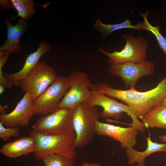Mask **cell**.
Returning <instances> with one entry per match:
<instances>
[{
  "label": "cell",
  "instance_id": "1",
  "mask_svg": "<svg viewBox=\"0 0 166 166\" xmlns=\"http://www.w3.org/2000/svg\"><path fill=\"white\" fill-rule=\"evenodd\" d=\"M92 93L104 94L121 100L129 106L138 118L160 105L166 97V77L153 89L145 92L135 89L124 90L113 88L106 83L92 84Z\"/></svg>",
  "mask_w": 166,
  "mask_h": 166
},
{
  "label": "cell",
  "instance_id": "2",
  "mask_svg": "<svg viewBox=\"0 0 166 166\" xmlns=\"http://www.w3.org/2000/svg\"><path fill=\"white\" fill-rule=\"evenodd\" d=\"M73 120L76 138L75 147L83 148L94 139L95 126L101 117V113L95 107L83 102L73 109Z\"/></svg>",
  "mask_w": 166,
  "mask_h": 166
},
{
  "label": "cell",
  "instance_id": "3",
  "mask_svg": "<svg viewBox=\"0 0 166 166\" xmlns=\"http://www.w3.org/2000/svg\"><path fill=\"white\" fill-rule=\"evenodd\" d=\"M30 136L35 140L37 150L34 155L37 160L50 154H57L74 159L76 157L74 132L65 135H46L32 131Z\"/></svg>",
  "mask_w": 166,
  "mask_h": 166
},
{
  "label": "cell",
  "instance_id": "4",
  "mask_svg": "<svg viewBox=\"0 0 166 166\" xmlns=\"http://www.w3.org/2000/svg\"><path fill=\"white\" fill-rule=\"evenodd\" d=\"M122 37L126 41V44L121 51L109 53L102 48L98 49L99 52L108 57L110 65L127 62L139 63L145 61L148 46L146 40L141 36L136 37L129 34L123 35Z\"/></svg>",
  "mask_w": 166,
  "mask_h": 166
},
{
  "label": "cell",
  "instance_id": "5",
  "mask_svg": "<svg viewBox=\"0 0 166 166\" xmlns=\"http://www.w3.org/2000/svg\"><path fill=\"white\" fill-rule=\"evenodd\" d=\"M86 101L90 106H99L103 108V110L101 113V117L103 118L112 117L118 120L122 118L123 113H125L132 119L130 126L135 127L142 133L145 132L146 128L144 123L138 120L132 109L127 105L119 102L104 94L97 93H92Z\"/></svg>",
  "mask_w": 166,
  "mask_h": 166
},
{
  "label": "cell",
  "instance_id": "6",
  "mask_svg": "<svg viewBox=\"0 0 166 166\" xmlns=\"http://www.w3.org/2000/svg\"><path fill=\"white\" fill-rule=\"evenodd\" d=\"M72 111L69 108H59L42 116L33 126V130L49 135L72 133L74 132Z\"/></svg>",
  "mask_w": 166,
  "mask_h": 166
},
{
  "label": "cell",
  "instance_id": "7",
  "mask_svg": "<svg viewBox=\"0 0 166 166\" xmlns=\"http://www.w3.org/2000/svg\"><path fill=\"white\" fill-rule=\"evenodd\" d=\"M70 86L68 77H58L39 97L33 101L34 114L43 116L57 111L59 109L61 99Z\"/></svg>",
  "mask_w": 166,
  "mask_h": 166
},
{
  "label": "cell",
  "instance_id": "8",
  "mask_svg": "<svg viewBox=\"0 0 166 166\" xmlns=\"http://www.w3.org/2000/svg\"><path fill=\"white\" fill-rule=\"evenodd\" d=\"M55 71L44 62H38L29 75L18 86L29 93L34 100L39 97L57 79Z\"/></svg>",
  "mask_w": 166,
  "mask_h": 166
},
{
  "label": "cell",
  "instance_id": "9",
  "mask_svg": "<svg viewBox=\"0 0 166 166\" xmlns=\"http://www.w3.org/2000/svg\"><path fill=\"white\" fill-rule=\"evenodd\" d=\"M68 78L70 83L69 89L61 100L59 108L73 109L87 101L92 93L90 88L92 84L88 75L82 72L73 71Z\"/></svg>",
  "mask_w": 166,
  "mask_h": 166
},
{
  "label": "cell",
  "instance_id": "10",
  "mask_svg": "<svg viewBox=\"0 0 166 166\" xmlns=\"http://www.w3.org/2000/svg\"><path fill=\"white\" fill-rule=\"evenodd\" d=\"M155 66L153 62L147 60L139 63L127 62L110 65L108 72L112 75L119 76L127 87L135 89L139 79L143 77L153 74Z\"/></svg>",
  "mask_w": 166,
  "mask_h": 166
},
{
  "label": "cell",
  "instance_id": "11",
  "mask_svg": "<svg viewBox=\"0 0 166 166\" xmlns=\"http://www.w3.org/2000/svg\"><path fill=\"white\" fill-rule=\"evenodd\" d=\"M34 100L30 94L26 92L14 109L8 114L0 115V122L7 127H27L34 115L33 109Z\"/></svg>",
  "mask_w": 166,
  "mask_h": 166
},
{
  "label": "cell",
  "instance_id": "12",
  "mask_svg": "<svg viewBox=\"0 0 166 166\" xmlns=\"http://www.w3.org/2000/svg\"><path fill=\"white\" fill-rule=\"evenodd\" d=\"M138 131L136 128L133 126L123 127L99 121H97L95 126L96 134L107 136L118 141L124 149L136 145Z\"/></svg>",
  "mask_w": 166,
  "mask_h": 166
},
{
  "label": "cell",
  "instance_id": "13",
  "mask_svg": "<svg viewBox=\"0 0 166 166\" xmlns=\"http://www.w3.org/2000/svg\"><path fill=\"white\" fill-rule=\"evenodd\" d=\"M51 46L44 41L41 42L38 49L28 55L26 57L23 67L16 73L8 74L4 73L6 79L15 86H18L19 82L25 79L31 73L42 56L49 51Z\"/></svg>",
  "mask_w": 166,
  "mask_h": 166
},
{
  "label": "cell",
  "instance_id": "14",
  "mask_svg": "<svg viewBox=\"0 0 166 166\" xmlns=\"http://www.w3.org/2000/svg\"><path fill=\"white\" fill-rule=\"evenodd\" d=\"M9 18L6 19L5 24L7 28V38L5 43L0 47V52L5 51L10 54L19 52L21 50L20 40L28 27L25 20H18L14 26L11 24Z\"/></svg>",
  "mask_w": 166,
  "mask_h": 166
},
{
  "label": "cell",
  "instance_id": "15",
  "mask_svg": "<svg viewBox=\"0 0 166 166\" xmlns=\"http://www.w3.org/2000/svg\"><path fill=\"white\" fill-rule=\"evenodd\" d=\"M37 144L31 136L21 138L14 141L7 143L1 148L0 152L3 155L15 158L34 152L37 150Z\"/></svg>",
  "mask_w": 166,
  "mask_h": 166
},
{
  "label": "cell",
  "instance_id": "16",
  "mask_svg": "<svg viewBox=\"0 0 166 166\" xmlns=\"http://www.w3.org/2000/svg\"><path fill=\"white\" fill-rule=\"evenodd\" d=\"M146 140L147 147L144 151H137L132 147H128L125 149L128 164L133 165L136 163L137 166H144L145 159L149 155L159 152H166V143H158L152 141L151 140L150 133H148V136L146 138Z\"/></svg>",
  "mask_w": 166,
  "mask_h": 166
},
{
  "label": "cell",
  "instance_id": "17",
  "mask_svg": "<svg viewBox=\"0 0 166 166\" xmlns=\"http://www.w3.org/2000/svg\"><path fill=\"white\" fill-rule=\"evenodd\" d=\"M141 119L146 128L166 129V105L160 104L145 114Z\"/></svg>",
  "mask_w": 166,
  "mask_h": 166
},
{
  "label": "cell",
  "instance_id": "18",
  "mask_svg": "<svg viewBox=\"0 0 166 166\" xmlns=\"http://www.w3.org/2000/svg\"><path fill=\"white\" fill-rule=\"evenodd\" d=\"M132 22L131 20L127 18L124 22L118 24H105L102 22L100 18H98L93 25V28L101 33L102 38L104 40L112 33L119 30L130 28L139 30H142V23L139 22L135 25H132Z\"/></svg>",
  "mask_w": 166,
  "mask_h": 166
},
{
  "label": "cell",
  "instance_id": "19",
  "mask_svg": "<svg viewBox=\"0 0 166 166\" xmlns=\"http://www.w3.org/2000/svg\"><path fill=\"white\" fill-rule=\"evenodd\" d=\"M11 1L18 12L17 16L12 17L11 19L20 17L24 20H28L36 12L35 3L32 0H11Z\"/></svg>",
  "mask_w": 166,
  "mask_h": 166
},
{
  "label": "cell",
  "instance_id": "20",
  "mask_svg": "<svg viewBox=\"0 0 166 166\" xmlns=\"http://www.w3.org/2000/svg\"><path fill=\"white\" fill-rule=\"evenodd\" d=\"M148 13L149 11H148L144 14L141 13L144 19L142 23V30L148 31L154 35L160 48L166 56V38L164 37L160 33L159 26H153L149 22L147 19Z\"/></svg>",
  "mask_w": 166,
  "mask_h": 166
},
{
  "label": "cell",
  "instance_id": "21",
  "mask_svg": "<svg viewBox=\"0 0 166 166\" xmlns=\"http://www.w3.org/2000/svg\"><path fill=\"white\" fill-rule=\"evenodd\" d=\"M74 159L57 154H50L40 159L45 166H75Z\"/></svg>",
  "mask_w": 166,
  "mask_h": 166
},
{
  "label": "cell",
  "instance_id": "22",
  "mask_svg": "<svg viewBox=\"0 0 166 166\" xmlns=\"http://www.w3.org/2000/svg\"><path fill=\"white\" fill-rule=\"evenodd\" d=\"M20 134V130L18 127H5L0 122V138L7 142L12 136H18Z\"/></svg>",
  "mask_w": 166,
  "mask_h": 166
},
{
  "label": "cell",
  "instance_id": "23",
  "mask_svg": "<svg viewBox=\"0 0 166 166\" xmlns=\"http://www.w3.org/2000/svg\"><path fill=\"white\" fill-rule=\"evenodd\" d=\"M10 54L4 51L0 52V85L5 88H10L12 85L4 76L2 71V67L6 62Z\"/></svg>",
  "mask_w": 166,
  "mask_h": 166
},
{
  "label": "cell",
  "instance_id": "24",
  "mask_svg": "<svg viewBox=\"0 0 166 166\" xmlns=\"http://www.w3.org/2000/svg\"><path fill=\"white\" fill-rule=\"evenodd\" d=\"M0 4L1 8L4 10L13 7L11 0H1Z\"/></svg>",
  "mask_w": 166,
  "mask_h": 166
},
{
  "label": "cell",
  "instance_id": "25",
  "mask_svg": "<svg viewBox=\"0 0 166 166\" xmlns=\"http://www.w3.org/2000/svg\"><path fill=\"white\" fill-rule=\"evenodd\" d=\"M82 166H101V164L97 163H89L86 161H83Z\"/></svg>",
  "mask_w": 166,
  "mask_h": 166
},
{
  "label": "cell",
  "instance_id": "26",
  "mask_svg": "<svg viewBox=\"0 0 166 166\" xmlns=\"http://www.w3.org/2000/svg\"><path fill=\"white\" fill-rule=\"evenodd\" d=\"M7 106V105L2 106L0 105V113L2 114L5 113L6 111Z\"/></svg>",
  "mask_w": 166,
  "mask_h": 166
},
{
  "label": "cell",
  "instance_id": "27",
  "mask_svg": "<svg viewBox=\"0 0 166 166\" xmlns=\"http://www.w3.org/2000/svg\"><path fill=\"white\" fill-rule=\"evenodd\" d=\"M159 138L161 142L166 143V135H159Z\"/></svg>",
  "mask_w": 166,
  "mask_h": 166
},
{
  "label": "cell",
  "instance_id": "28",
  "mask_svg": "<svg viewBox=\"0 0 166 166\" xmlns=\"http://www.w3.org/2000/svg\"><path fill=\"white\" fill-rule=\"evenodd\" d=\"M5 88L2 86L0 85V94L1 95L4 92Z\"/></svg>",
  "mask_w": 166,
  "mask_h": 166
},
{
  "label": "cell",
  "instance_id": "29",
  "mask_svg": "<svg viewBox=\"0 0 166 166\" xmlns=\"http://www.w3.org/2000/svg\"><path fill=\"white\" fill-rule=\"evenodd\" d=\"M161 105H166V97L161 103Z\"/></svg>",
  "mask_w": 166,
  "mask_h": 166
},
{
  "label": "cell",
  "instance_id": "30",
  "mask_svg": "<svg viewBox=\"0 0 166 166\" xmlns=\"http://www.w3.org/2000/svg\"></svg>",
  "mask_w": 166,
  "mask_h": 166
}]
</instances>
